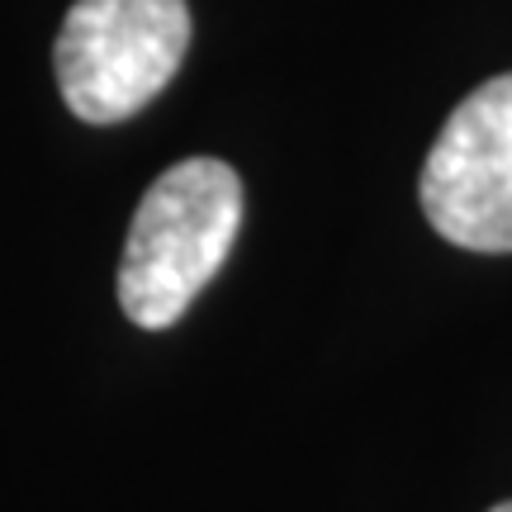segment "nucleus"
Returning <instances> with one entry per match:
<instances>
[{
    "label": "nucleus",
    "instance_id": "nucleus-1",
    "mask_svg": "<svg viewBox=\"0 0 512 512\" xmlns=\"http://www.w3.org/2000/svg\"><path fill=\"white\" fill-rule=\"evenodd\" d=\"M242 223V181L219 157H185L147 185L119 261V304L138 328H171L219 275Z\"/></svg>",
    "mask_w": 512,
    "mask_h": 512
},
{
    "label": "nucleus",
    "instance_id": "nucleus-2",
    "mask_svg": "<svg viewBox=\"0 0 512 512\" xmlns=\"http://www.w3.org/2000/svg\"><path fill=\"white\" fill-rule=\"evenodd\" d=\"M190 48L185 0H76L53 48L57 91L86 124L147 110Z\"/></svg>",
    "mask_w": 512,
    "mask_h": 512
},
{
    "label": "nucleus",
    "instance_id": "nucleus-3",
    "mask_svg": "<svg viewBox=\"0 0 512 512\" xmlns=\"http://www.w3.org/2000/svg\"><path fill=\"white\" fill-rule=\"evenodd\" d=\"M422 214L465 252H512V72L484 81L441 124L422 162Z\"/></svg>",
    "mask_w": 512,
    "mask_h": 512
},
{
    "label": "nucleus",
    "instance_id": "nucleus-4",
    "mask_svg": "<svg viewBox=\"0 0 512 512\" xmlns=\"http://www.w3.org/2000/svg\"><path fill=\"white\" fill-rule=\"evenodd\" d=\"M494 512H512V503H498V508Z\"/></svg>",
    "mask_w": 512,
    "mask_h": 512
}]
</instances>
